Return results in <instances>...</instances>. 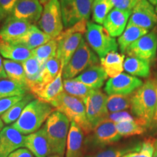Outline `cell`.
Returning a JSON list of instances; mask_svg holds the SVG:
<instances>
[{"label": "cell", "mask_w": 157, "mask_h": 157, "mask_svg": "<svg viewBox=\"0 0 157 157\" xmlns=\"http://www.w3.org/2000/svg\"><path fill=\"white\" fill-rule=\"evenodd\" d=\"M157 83L148 80L131 95V112L145 128L152 124L157 107Z\"/></svg>", "instance_id": "cell-1"}, {"label": "cell", "mask_w": 157, "mask_h": 157, "mask_svg": "<svg viewBox=\"0 0 157 157\" xmlns=\"http://www.w3.org/2000/svg\"><path fill=\"white\" fill-rule=\"evenodd\" d=\"M53 112L50 103L34 99L25 106L17 120L11 125L23 135H29L38 131Z\"/></svg>", "instance_id": "cell-2"}, {"label": "cell", "mask_w": 157, "mask_h": 157, "mask_svg": "<svg viewBox=\"0 0 157 157\" xmlns=\"http://www.w3.org/2000/svg\"><path fill=\"white\" fill-rule=\"evenodd\" d=\"M50 105L56 111L66 115L71 122H75L84 134L89 135L93 132V128L87 119L85 105L82 100L63 92L51 102Z\"/></svg>", "instance_id": "cell-3"}, {"label": "cell", "mask_w": 157, "mask_h": 157, "mask_svg": "<svg viewBox=\"0 0 157 157\" xmlns=\"http://www.w3.org/2000/svg\"><path fill=\"white\" fill-rule=\"evenodd\" d=\"M70 125V120L66 116L58 111H53L45 121L44 127L50 142L52 154L63 156Z\"/></svg>", "instance_id": "cell-4"}, {"label": "cell", "mask_w": 157, "mask_h": 157, "mask_svg": "<svg viewBox=\"0 0 157 157\" xmlns=\"http://www.w3.org/2000/svg\"><path fill=\"white\" fill-rule=\"evenodd\" d=\"M98 63L99 58L97 54L83 38L69 62L63 69V78L64 80L74 78L87 68Z\"/></svg>", "instance_id": "cell-5"}, {"label": "cell", "mask_w": 157, "mask_h": 157, "mask_svg": "<svg viewBox=\"0 0 157 157\" xmlns=\"http://www.w3.org/2000/svg\"><path fill=\"white\" fill-rule=\"evenodd\" d=\"M84 37L89 46L100 58L105 57L110 52L118 50L119 45L114 37L111 36L103 26L95 23L87 22Z\"/></svg>", "instance_id": "cell-6"}, {"label": "cell", "mask_w": 157, "mask_h": 157, "mask_svg": "<svg viewBox=\"0 0 157 157\" xmlns=\"http://www.w3.org/2000/svg\"><path fill=\"white\" fill-rule=\"evenodd\" d=\"M94 0H60L64 28L89 21Z\"/></svg>", "instance_id": "cell-7"}, {"label": "cell", "mask_w": 157, "mask_h": 157, "mask_svg": "<svg viewBox=\"0 0 157 157\" xmlns=\"http://www.w3.org/2000/svg\"><path fill=\"white\" fill-rule=\"evenodd\" d=\"M39 29L52 39H56L63 30L60 0H49L43 8L42 14L37 23Z\"/></svg>", "instance_id": "cell-8"}, {"label": "cell", "mask_w": 157, "mask_h": 157, "mask_svg": "<svg viewBox=\"0 0 157 157\" xmlns=\"http://www.w3.org/2000/svg\"><path fill=\"white\" fill-rule=\"evenodd\" d=\"M121 136L118 132L114 122L105 119L94 127L93 133L84 140V149H98L119 141Z\"/></svg>", "instance_id": "cell-9"}, {"label": "cell", "mask_w": 157, "mask_h": 157, "mask_svg": "<svg viewBox=\"0 0 157 157\" xmlns=\"http://www.w3.org/2000/svg\"><path fill=\"white\" fill-rule=\"evenodd\" d=\"M107 95L101 90H93L83 101L85 105L87 119L93 128L108 118Z\"/></svg>", "instance_id": "cell-10"}, {"label": "cell", "mask_w": 157, "mask_h": 157, "mask_svg": "<svg viewBox=\"0 0 157 157\" xmlns=\"http://www.w3.org/2000/svg\"><path fill=\"white\" fill-rule=\"evenodd\" d=\"M157 52V29L148 32L133 42L127 49L129 57H136L150 63L154 60Z\"/></svg>", "instance_id": "cell-11"}, {"label": "cell", "mask_w": 157, "mask_h": 157, "mask_svg": "<svg viewBox=\"0 0 157 157\" xmlns=\"http://www.w3.org/2000/svg\"><path fill=\"white\" fill-rule=\"evenodd\" d=\"M143 84L142 80L136 76L121 73L108 80L104 91L108 95H129L140 87Z\"/></svg>", "instance_id": "cell-12"}, {"label": "cell", "mask_w": 157, "mask_h": 157, "mask_svg": "<svg viewBox=\"0 0 157 157\" xmlns=\"http://www.w3.org/2000/svg\"><path fill=\"white\" fill-rule=\"evenodd\" d=\"M128 24H133L147 30L157 25V14L154 6L148 0H140L132 10Z\"/></svg>", "instance_id": "cell-13"}, {"label": "cell", "mask_w": 157, "mask_h": 157, "mask_svg": "<svg viewBox=\"0 0 157 157\" xmlns=\"http://www.w3.org/2000/svg\"><path fill=\"white\" fill-rule=\"evenodd\" d=\"M31 25L25 20L16 18L12 15H9L0 27V42H15L26 34Z\"/></svg>", "instance_id": "cell-14"}, {"label": "cell", "mask_w": 157, "mask_h": 157, "mask_svg": "<svg viewBox=\"0 0 157 157\" xmlns=\"http://www.w3.org/2000/svg\"><path fill=\"white\" fill-rule=\"evenodd\" d=\"M82 39L83 34L82 33L66 34L64 31L55 39L58 42L57 57L60 60L61 67L64 68L68 64L79 46Z\"/></svg>", "instance_id": "cell-15"}, {"label": "cell", "mask_w": 157, "mask_h": 157, "mask_svg": "<svg viewBox=\"0 0 157 157\" xmlns=\"http://www.w3.org/2000/svg\"><path fill=\"white\" fill-rule=\"evenodd\" d=\"M23 134L12 126H7L0 132V157H8L17 149L25 147Z\"/></svg>", "instance_id": "cell-16"}, {"label": "cell", "mask_w": 157, "mask_h": 157, "mask_svg": "<svg viewBox=\"0 0 157 157\" xmlns=\"http://www.w3.org/2000/svg\"><path fill=\"white\" fill-rule=\"evenodd\" d=\"M43 7L39 0H17L12 15L36 25L42 14Z\"/></svg>", "instance_id": "cell-17"}, {"label": "cell", "mask_w": 157, "mask_h": 157, "mask_svg": "<svg viewBox=\"0 0 157 157\" xmlns=\"http://www.w3.org/2000/svg\"><path fill=\"white\" fill-rule=\"evenodd\" d=\"M25 147L35 157H48L52 154V150L44 127L25 136Z\"/></svg>", "instance_id": "cell-18"}, {"label": "cell", "mask_w": 157, "mask_h": 157, "mask_svg": "<svg viewBox=\"0 0 157 157\" xmlns=\"http://www.w3.org/2000/svg\"><path fill=\"white\" fill-rule=\"evenodd\" d=\"M63 69V68L61 67L58 75L50 83L44 85L39 84L31 88L30 90L31 94L36 98V99L50 104L51 102L64 92L63 82L62 81Z\"/></svg>", "instance_id": "cell-19"}, {"label": "cell", "mask_w": 157, "mask_h": 157, "mask_svg": "<svg viewBox=\"0 0 157 157\" xmlns=\"http://www.w3.org/2000/svg\"><path fill=\"white\" fill-rule=\"evenodd\" d=\"M132 10L113 8L103 22V27L112 37L120 36L127 27Z\"/></svg>", "instance_id": "cell-20"}, {"label": "cell", "mask_w": 157, "mask_h": 157, "mask_svg": "<svg viewBox=\"0 0 157 157\" xmlns=\"http://www.w3.org/2000/svg\"><path fill=\"white\" fill-rule=\"evenodd\" d=\"M84 132L75 122H71L66 157H84Z\"/></svg>", "instance_id": "cell-21"}, {"label": "cell", "mask_w": 157, "mask_h": 157, "mask_svg": "<svg viewBox=\"0 0 157 157\" xmlns=\"http://www.w3.org/2000/svg\"><path fill=\"white\" fill-rule=\"evenodd\" d=\"M108 78V75L100 65L92 66L74 78L93 90H99L103 87Z\"/></svg>", "instance_id": "cell-22"}, {"label": "cell", "mask_w": 157, "mask_h": 157, "mask_svg": "<svg viewBox=\"0 0 157 157\" xmlns=\"http://www.w3.org/2000/svg\"><path fill=\"white\" fill-rule=\"evenodd\" d=\"M52 39V37L39 29L36 25L32 24L26 34L18 40L11 44H19L33 50L39 46L46 44Z\"/></svg>", "instance_id": "cell-23"}, {"label": "cell", "mask_w": 157, "mask_h": 157, "mask_svg": "<svg viewBox=\"0 0 157 157\" xmlns=\"http://www.w3.org/2000/svg\"><path fill=\"white\" fill-rule=\"evenodd\" d=\"M0 55L5 59L22 63L32 57V50L22 45L0 42Z\"/></svg>", "instance_id": "cell-24"}, {"label": "cell", "mask_w": 157, "mask_h": 157, "mask_svg": "<svg viewBox=\"0 0 157 157\" xmlns=\"http://www.w3.org/2000/svg\"><path fill=\"white\" fill-rule=\"evenodd\" d=\"M124 58V54L119 53L117 51H112L101 58L100 62L108 76L113 78L122 73Z\"/></svg>", "instance_id": "cell-25"}, {"label": "cell", "mask_w": 157, "mask_h": 157, "mask_svg": "<svg viewBox=\"0 0 157 157\" xmlns=\"http://www.w3.org/2000/svg\"><path fill=\"white\" fill-rule=\"evenodd\" d=\"M148 30L133 24H127V26L117 40L119 50L122 54L126 52L127 49L131 44L148 34Z\"/></svg>", "instance_id": "cell-26"}, {"label": "cell", "mask_w": 157, "mask_h": 157, "mask_svg": "<svg viewBox=\"0 0 157 157\" xmlns=\"http://www.w3.org/2000/svg\"><path fill=\"white\" fill-rule=\"evenodd\" d=\"M150 63L136 57H127L124 62V70L136 77L146 78L150 75Z\"/></svg>", "instance_id": "cell-27"}, {"label": "cell", "mask_w": 157, "mask_h": 157, "mask_svg": "<svg viewBox=\"0 0 157 157\" xmlns=\"http://www.w3.org/2000/svg\"><path fill=\"white\" fill-rule=\"evenodd\" d=\"M22 65L26 76L27 86L30 91L31 88L41 84V74L44 66H41L38 60L34 57H31L25 61L23 62Z\"/></svg>", "instance_id": "cell-28"}, {"label": "cell", "mask_w": 157, "mask_h": 157, "mask_svg": "<svg viewBox=\"0 0 157 157\" xmlns=\"http://www.w3.org/2000/svg\"><path fill=\"white\" fill-rule=\"evenodd\" d=\"M142 143L136 142L129 143L124 146H113L108 148L94 154H90L84 157H122L124 155L132 152H139Z\"/></svg>", "instance_id": "cell-29"}, {"label": "cell", "mask_w": 157, "mask_h": 157, "mask_svg": "<svg viewBox=\"0 0 157 157\" xmlns=\"http://www.w3.org/2000/svg\"><path fill=\"white\" fill-rule=\"evenodd\" d=\"M27 86L10 79H0V99L14 96L25 95L29 93Z\"/></svg>", "instance_id": "cell-30"}, {"label": "cell", "mask_w": 157, "mask_h": 157, "mask_svg": "<svg viewBox=\"0 0 157 157\" xmlns=\"http://www.w3.org/2000/svg\"><path fill=\"white\" fill-rule=\"evenodd\" d=\"M34 96L31 93H27L22 100L17 102L13 106H12L8 111H7L5 113L1 116V119H2L4 123L6 124L14 123L16 121L19 117H21V113L24 110L28 104L34 100Z\"/></svg>", "instance_id": "cell-31"}, {"label": "cell", "mask_w": 157, "mask_h": 157, "mask_svg": "<svg viewBox=\"0 0 157 157\" xmlns=\"http://www.w3.org/2000/svg\"><path fill=\"white\" fill-rule=\"evenodd\" d=\"M58 50V42L55 39H51L46 44L39 46L32 50V57L38 60L41 66L44 64L51 58L57 56Z\"/></svg>", "instance_id": "cell-32"}, {"label": "cell", "mask_w": 157, "mask_h": 157, "mask_svg": "<svg viewBox=\"0 0 157 157\" xmlns=\"http://www.w3.org/2000/svg\"><path fill=\"white\" fill-rule=\"evenodd\" d=\"M3 65L6 74L9 79L27 86L26 76L21 63L4 59Z\"/></svg>", "instance_id": "cell-33"}, {"label": "cell", "mask_w": 157, "mask_h": 157, "mask_svg": "<svg viewBox=\"0 0 157 157\" xmlns=\"http://www.w3.org/2000/svg\"><path fill=\"white\" fill-rule=\"evenodd\" d=\"M63 88L65 93L74 97L79 98L83 101L93 90V89L89 87L86 84L76 81L74 78L65 79L63 81Z\"/></svg>", "instance_id": "cell-34"}, {"label": "cell", "mask_w": 157, "mask_h": 157, "mask_svg": "<svg viewBox=\"0 0 157 157\" xmlns=\"http://www.w3.org/2000/svg\"><path fill=\"white\" fill-rule=\"evenodd\" d=\"M113 5L111 0H94L92 7V18L97 24H103Z\"/></svg>", "instance_id": "cell-35"}, {"label": "cell", "mask_w": 157, "mask_h": 157, "mask_svg": "<svg viewBox=\"0 0 157 157\" xmlns=\"http://www.w3.org/2000/svg\"><path fill=\"white\" fill-rule=\"evenodd\" d=\"M60 69H61V63L57 56L50 59L44 64L42 68L40 78L41 85H44L53 81L58 75Z\"/></svg>", "instance_id": "cell-36"}, {"label": "cell", "mask_w": 157, "mask_h": 157, "mask_svg": "<svg viewBox=\"0 0 157 157\" xmlns=\"http://www.w3.org/2000/svg\"><path fill=\"white\" fill-rule=\"evenodd\" d=\"M107 110L109 113L124 111L131 107V95H109L107 98Z\"/></svg>", "instance_id": "cell-37"}, {"label": "cell", "mask_w": 157, "mask_h": 157, "mask_svg": "<svg viewBox=\"0 0 157 157\" xmlns=\"http://www.w3.org/2000/svg\"><path fill=\"white\" fill-rule=\"evenodd\" d=\"M116 127L121 137H131L135 135H140L146 132L144 127L140 124L134 119L132 121H125L116 123Z\"/></svg>", "instance_id": "cell-38"}, {"label": "cell", "mask_w": 157, "mask_h": 157, "mask_svg": "<svg viewBox=\"0 0 157 157\" xmlns=\"http://www.w3.org/2000/svg\"><path fill=\"white\" fill-rule=\"evenodd\" d=\"M25 95L14 96V97H9L0 99V117L6 111H8L12 106H13L15 104H16L17 102L22 100Z\"/></svg>", "instance_id": "cell-39"}, {"label": "cell", "mask_w": 157, "mask_h": 157, "mask_svg": "<svg viewBox=\"0 0 157 157\" xmlns=\"http://www.w3.org/2000/svg\"><path fill=\"white\" fill-rule=\"evenodd\" d=\"M154 152V140H145L141 144V148L137 157H153Z\"/></svg>", "instance_id": "cell-40"}, {"label": "cell", "mask_w": 157, "mask_h": 157, "mask_svg": "<svg viewBox=\"0 0 157 157\" xmlns=\"http://www.w3.org/2000/svg\"><path fill=\"white\" fill-rule=\"evenodd\" d=\"M17 0H0V13L3 20L13 13Z\"/></svg>", "instance_id": "cell-41"}, {"label": "cell", "mask_w": 157, "mask_h": 157, "mask_svg": "<svg viewBox=\"0 0 157 157\" xmlns=\"http://www.w3.org/2000/svg\"><path fill=\"white\" fill-rule=\"evenodd\" d=\"M115 8L123 10H132L140 0H111Z\"/></svg>", "instance_id": "cell-42"}, {"label": "cell", "mask_w": 157, "mask_h": 157, "mask_svg": "<svg viewBox=\"0 0 157 157\" xmlns=\"http://www.w3.org/2000/svg\"><path fill=\"white\" fill-rule=\"evenodd\" d=\"M107 119H110L115 124L125 121H132L135 119L134 117L127 111H120V112L109 113Z\"/></svg>", "instance_id": "cell-43"}, {"label": "cell", "mask_w": 157, "mask_h": 157, "mask_svg": "<svg viewBox=\"0 0 157 157\" xmlns=\"http://www.w3.org/2000/svg\"><path fill=\"white\" fill-rule=\"evenodd\" d=\"M8 157H34V156L27 148H21L12 153Z\"/></svg>", "instance_id": "cell-44"}, {"label": "cell", "mask_w": 157, "mask_h": 157, "mask_svg": "<svg viewBox=\"0 0 157 157\" xmlns=\"http://www.w3.org/2000/svg\"><path fill=\"white\" fill-rule=\"evenodd\" d=\"M2 56L0 55V79H4V78H7V74H6L5 68H4L3 65V60L2 58Z\"/></svg>", "instance_id": "cell-45"}, {"label": "cell", "mask_w": 157, "mask_h": 157, "mask_svg": "<svg viewBox=\"0 0 157 157\" xmlns=\"http://www.w3.org/2000/svg\"><path fill=\"white\" fill-rule=\"evenodd\" d=\"M138 156V152H132L129 153V154H127L122 157H137Z\"/></svg>", "instance_id": "cell-46"}, {"label": "cell", "mask_w": 157, "mask_h": 157, "mask_svg": "<svg viewBox=\"0 0 157 157\" xmlns=\"http://www.w3.org/2000/svg\"><path fill=\"white\" fill-rule=\"evenodd\" d=\"M153 157H157V139L154 140V152Z\"/></svg>", "instance_id": "cell-47"}, {"label": "cell", "mask_w": 157, "mask_h": 157, "mask_svg": "<svg viewBox=\"0 0 157 157\" xmlns=\"http://www.w3.org/2000/svg\"><path fill=\"white\" fill-rule=\"evenodd\" d=\"M4 121H2V119H1V117H0V132H1V131L2 130V129H4Z\"/></svg>", "instance_id": "cell-48"}, {"label": "cell", "mask_w": 157, "mask_h": 157, "mask_svg": "<svg viewBox=\"0 0 157 157\" xmlns=\"http://www.w3.org/2000/svg\"><path fill=\"white\" fill-rule=\"evenodd\" d=\"M148 1L153 5H157V0H148Z\"/></svg>", "instance_id": "cell-49"}, {"label": "cell", "mask_w": 157, "mask_h": 157, "mask_svg": "<svg viewBox=\"0 0 157 157\" xmlns=\"http://www.w3.org/2000/svg\"><path fill=\"white\" fill-rule=\"evenodd\" d=\"M155 123L157 125V107H156V113H155V115H154V121Z\"/></svg>", "instance_id": "cell-50"}, {"label": "cell", "mask_w": 157, "mask_h": 157, "mask_svg": "<svg viewBox=\"0 0 157 157\" xmlns=\"http://www.w3.org/2000/svg\"><path fill=\"white\" fill-rule=\"evenodd\" d=\"M39 1H40V2L42 3V5H46L47 3L48 2H49V0H39Z\"/></svg>", "instance_id": "cell-51"}, {"label": "cell", "mask_w": 157, "mask_h": 157, "mask_svg": "<svg viewBox=\"0 0 157 157\" xmlns=\"http://www.w3.org/2000/svg\"><path fill=\"white\" fill-rule=\"evenodd\" d=\"M48 157H63L61 156H60V155H58V154H51L50 156H48Z\"/></svg>", "instance_id": "cell-52"}, {"label": "cell", "mask_w": 157, "mask_h": 157, "mask_svg": "<svg viewBox=\"0 0 157 157\" xmlns=\"http://www.w3.org/2000/svg\"><path fill=\"white\" fill-rule=\"evenodd\" d=\"M3 21V18H2V15H1V13H0V23H1V22L2 21Z\"/></svg>", "instance_id": "cell-53"}, {"label": "cell", "mask_w": 157, "mask_h": 157, "mask_svg": "<svg viewBox=\"0 0 157 157\" xmlns=\"http://www.w3.org/2000/svg\"><path fill=\"white\" fill-rule=\"evenodd\" d=\"M155 10H156V14H157V5H156V8H155Z\"/></svg>", "instance_id": "cell-54"}, {"label": "cell", "mask_w": 157, "mask_h": 157, "mask_svg": "<svg viewBox=\"0 0 157 157\" xmlns=\"http://www.w3.org/2000/svg\"><path fill=\"white\" fill-rule=\"evenodd\" d=\"M156 96H157V88H156Z\"/></svg>", "instance_id": "cell-55"}]
</instances>
